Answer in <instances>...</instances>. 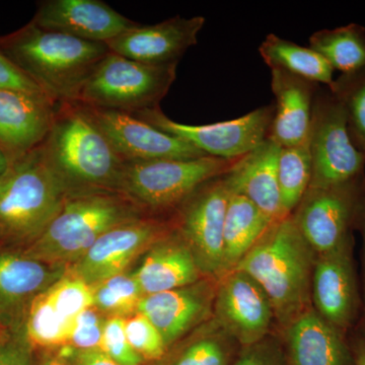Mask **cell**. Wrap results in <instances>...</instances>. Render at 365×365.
Returning a JSON list of instances; mask_svg holds the SVG:
<instances>
[{
	"mask_svg": "<svg viewBox=\"0 0 365 365\" xmlns=\"http://www.w3.org/2000/svg\"><path fill=\"white\" fill-rule=\"evenodd\" d=\"M0 52L60 105L78 102L86 81L111 51L104 43L44 30L31 21L0 37Z\"/></svg>",
	"mask_w": 365,
	"mask_h": 365,
	"instance_id": "cell-1",
	"label": "cell"
},
{
	"mask_svg": "<svg viewBox=\"0 0 365 365\" xmlns=\"http://www.w3.org/2000/svg\"><path fill=\"white\" fill-rule=\"evenodd\" d=\"M41 148L68 196L120 192L125 163L78 103L57 106Z\"/></svg>",
	"mask_w": 365,
	"mask_h": 365,
	"instance_id": "cell-2",
	"label": "cell"
},
{
	"mask_svg": "<svg viewBox=\"0 0 365 365\" xmlns=\"http://www.w3.org/2000/svg\"><path fill=\"white\" fill-rule=\"evenodd\" d=\"M316 258L289 215L274 222L235 270L260 285L270 299L276 321L285 329L311 307Z\"/></svg>",
	"mask_w": 365,
	"mask_h": 365,
	"instance_id": "cell-3",
	"label": "cell"
},
{
	"mask_svg": "<svg viewBox=\"0 0 365 365\" xmlns=\"http://www.w3.org/2000/svg\"><path fill=\"white\" fill-rule=\"evenodd\" d=\"M146 215L120 192L68 196L44 232L21 252L50 265L71 268L106 232Z\"/></svg>",
	"mask_w": 365,
	"mask_h": 365,
	"instance_id": "cell-4",
	"label": "cell"
},
{
	"mask_svg": "<svg viewBox=\"0 0 365 365\" xmlns=\"http://www.w3.org/2000/svg\"><path fill=\"white\" fill-rule=\"evenodd\" d=\"M67 197L41 145L11 160L0 175V242L30 246L56 217Z\"/></svg>",
	"mask_w": 365,
	"mask_h": 365,
	"instance_id": "cell-5",
	"label": "cell"
},
{
	"mask_svg": "<svg viewBox=\"0 0 365 365\" xmlns=\"http://www.w3.org/2000/svg\"><path fill=\"white\" fill-rule=\"evenodd\" d=\"M239 158L206 155L191 160L125 163L119 191L150 215H174L204 184L230 172Z\"/></svg>",
	"mask_w": 365,
	"mask_h": 365,
	"instance_id": "cell-6",
	"label": "cell"
},
{
	"mask_svg": "<svg viewBox=\"0 0 365 365\" xmlns=\"http://www.w3.org/2000/svg\"><path fill=\"white\" fill-rule=\"evenodd\" d=\"M177 67L143 63L110 52L86 81L78 103L130 115L158 109L176 81Z\"/></svg>",
	"mask_w": 365,
	"mask_h": 365,
	"instance_id": "cell-7",
	"label": "cell"
},
{
	"mask_svg": "<svg viewBox=\"0 0 365 365\" xmlns=\"http://www.w3.org/2000/svg\"><path fill=\"white\" fill-rule=\"evenodd\" d=\"M313 163L309 188L361 179L365 155L352 143L342 103L330 91L317 93L309 141Z\"/></svg>",
	"mask_w": 365,
	"mask_h": 365,
	"instance_id": "cell-8",
	"label": "cell"
},
{
	"mask_svg": "<svg viewBox=\"0 0 365 365\" xmlns=\"http://www.w3.org/2000/svg\"><path fill=\"white\" fill-rule=\"evenodd\" d=\"M273 115V105H269L237 119L206 125L179 123L168 117L160 108L133 116L158 130L179 137L205 155L235 160L251 153L267 139Z\"/></svg>",
	"mask_w": 365,
	"mask_h": 365,
	"instance_id": "cell-9",
	"label": "cell"
},
{
	"mask_svg": "<svg viewBox=\"0 0 365 365\" xmlns=\"http://www.w3.org/2000/svg\"><path fill=\"white\" fill-rule=\"evenodd\" d=\"M361 179L309 188L292 216L300 234L317 256L330 253L351 242V227L359 217Z\"/></svg>",
	"mask_w": 365,
	"mask_h": 365,
	"instance_id": "cell-10",
	"label": "cell"
},
{
	"mask_svg": "<svg viewBox=\"0 0 365 365\" xmlns=\"http://www.w3.org/2000/svg\"><path fill=\"white\" fill-rule=\"evenodd\" d=\"M223 176L200 187L173 215L205 277H222L223 232L230 192Z\"/></svg>",
	"mask_w": 365,
	"mask_h": 365,
	"instance_id": "cell-11",
	"label": "cell"
},
{
	"mask_svg": "<svg viewBox=\"0 0 365 365\" xmlns=\"http://www.w3.org/2000/svg\"><path fill=\"white\" fill-rule=\"evenodd\" d=\"M174 220L146 215L124 223L103 235L68 272L91 285L126 272L129 266L169 234Z\"/></svg>",
	"mask_w": 365,
	"mask_h": 365,
	"instance_id": "cell-12",
	"label": "cell"
},
{
	"mask_svg": "<svg viewBox=\"0 0 365 365\" xmlns=\"http://www.w3.org/2000/svg\"><path fill=\"white\" fill-rule=\"evenodd\" d=\"M213 319L237 344L247 347L270 335L275 314L260 285L234 270L217 281Z\"/></svg>",
	"mask_w": 365,
	"mask_h": 365,
	"instance_id": "cell-13",
	"label": "cell"
},
{
	"mask_svg": "<svg viewBox=\"0 0 365 365\" xmlns=\"http://www.w3.org/2000/svg\"><path fill=\"white\" fill-rule=\"evenodd\" d=\"M79 105L124 163L191 160L207 155L187 141L158 130L133 115Z\"/></svg>",
	"mask_w": 365,
	"mask_h": 365,
	"instance_id": "cell-14",
	"label": "cell"
},
{
	"mask_svg": "<svg viewBox=\"0 0 365 365\" xmlns=\"http://www.w3.org/2000/svg\"><path fill=\"white\" fill-rule=\"evenodd\" d=\"M217 281L204 277L188 287L145 295L137 312L158 329L169 350L213 318Z\"/></svg>",
	"mask_w": 365,
	"mask_h": 365,
	"instance_id": "cell-15",
	"label": "cell"
},
{
	"mask_svg": "<svg viewBox=\"0 0 365 365\" xmlns=\"http://www.w3.org/2000/svg\"><path fill=\"white\" fill-rule=\"evenodd\" d=\"M351 244L317 256L312 277L314 311L342 334L352 325L359 311Z\"/></svg>",
	"mask_w": 365,
	"mask_h": 365,
	"instance_id": "cell-16",
	"label": "cell"
},
{
	"mask_svg": "<svg viewBox=\"0 0 365 365\" xmlns=\"http://www.w3.org/2000/svg\"><path fill=\"white\" fill-rule=\"evenodd\" d=\"M32 21L44 30L104 44L139 25L100 0H45Z\"/></svg>",
	"mask_w": 365,
	"mask_h": 365,
	"instance_id": "cell-17",
	"label": "cell"
},
{
	"mask_svg": "<svg viewBox=\"0 0 365 365\" xmlns=\"http://www.w3.org/2000/svg\"><path fill=\"white\" fill-rule=\"evenodd\" d=\"M204 16H176L155 25L134 26L107 43L110 51L153 66L179 63L182 55L198 43Z\"/></svg>",
	"mask_w": 365,
	"mask_h": 365,
	"instance_id": "cell-18",
	"label": "cell"
},
{
	"mask_svg": "<svg viewBox=\"0 0 365 365\" xmlns=\"http://www.w3.org/2000/svg\"><path fill=\"white\" fill-rule=\"evenodd\" d=\"M57 106L43 93L0 88V150L9 162L44 143Z\"/></svg>",
	"mask_w": 365,
	"mask_h": 365,
	"instance_id": "cell-19",
	"label": "cell"
},
{
	"mask_svg": "<svg viewBox=\"0 0 365 365\" xmlns=\"http://www.w3.org/2000/svg\"><path fill=\"white\" fill-rule=\"evenodd\" d=\"M67 271L68 268L36 260L21 251L0 250V324L18 330L34 299Z\"/></svg>",
	"mask_w": 365,
	"mask_h": 365,
	"instance_id": "cell-20",
	"label": "cell"
},
{
	"mask_svg": "<svg viewBox=\"0 0 365 365\" xmlns=\"http://www.w3.org/2000/svg\"><path fill=\"white\" fill-rule=\"evenodd\" d=\"M318 86L281 71H271L275 104L267 138L280 148L309 143Z\"/></svg>",
	"mask_w": 365,
	"mask_h": 365,
	"instance_id": "cell-21",
	"label": "cell"
},
{
	"mask_svg": "<svg viewBox=\"0 0 365 365\" xmlns=\"http://www.w3.org/2000/svg\"><path fill=\"white\" fill-rule=\"evenodd\" d=\"M143 256L133 272L143 297L188 287L205 277L176 227Z\"/></svg>",
	"mask_w": 365,
	"mask_h": 365,
	"instance_id": "cell-22",
	"label": "cell"
},
{
	"mask_svg": "<svg viewBox=\"0 0 365 365\" xmlns=\"http://www.w3.org/2000/svg\"><path fill=\"white\" fill-rule=\"evenodd\" d=\"M280 150L278 144L267 138L240 158L222 177L230 193L246 197L273 222L284 218L281 212L278 182Z\"/></svg>",
	"mask_w": 365,
	"mask_h": 365,
	"instance_id": "cell-23",
	"label": "cell"
},
{
	"mask_svg": "<svg viewBox=\"0 0 365 365\" xmlns=\"http://www.w3.org/2000/svg\"><path fill=\"white\" fill-rule=\"evenodd\" d=\"M284 330L287 365H355L343 334L327 323L313 307Z\"/></svg>",
	"mask_w": 365,
	"mask_h": 365,
	"instance_id": "cell-24",
	"label": "cell"
},
{
	"mask_svg": "<svg viewBox=\"0 0 365 365\" xmlns=\"http://www.w3.org/2000/svg\"><path fill=\"white\" fill-rule=\"evenodd\" d=\"M273 222L248 198L230 193L223 232L222 276L235 270Z\"/></svg>",
	"mask_w": 365,
	"mask_h": 365,
	"instance_id": "cell-25",
	"label": "cell"
},
{
	"mask_svg": "<svg viewBox=\"0 0 365 365\" xmlns=\"http://www.w3.org/2000/svg\"><path fill=\"white\" fill-rule=\"evenodd\" d=\"M259 52L271 71H284L316 85H326L328 88L335 83L332 66L309 46L304 47L269 34L261 43Z\"/></svg>",
	"mask_w": 365,
	"mask_h": 365,
	"instance_id": "cell-26",
	"label": "cell"
},
{
	"mask_svg": "<svg viewBox=\"0 0 365 365\" xmlns=\"http://www.w3.org/2000/svg\"><path fill=\"white\" fill-rule=\"evenodd\" d=\"M309 46L342 76L365 71L364 26L349 24L318 31L309 38Z\"/></svg>",
	"mask_w": 365,
	"mask_h": 365,
	"instance_id": "cell-27",
	"label": "cell"
},
{
	"mask_svg": "<svg viewBox=\"0 0 365 365\" xmlns=\"http://www.w3.org/2000/svg\"><path fill=\"white\" fill-rule=\"evenodd\" d=\"M192 333L188 340L172 353L167 352L160 365H232L237 342L211 319Z\"/></svg>",
	"mask_w": 365,
	"mask_h": 365,
	"instance_id": "cell-28",
	"label": "cell"
},
{
	"mask_svg": "<svg viewBox=\"0 0 365 365\" xmlns=\"http://www.w3.org/2000/svg\"><path fill=\"white\" fill-rule=\"evenodd\" d=\"M313 175L311 150L304 145L281 148L278 158L281 212L292 215L311 186Z\"/></svg>",
	"mask_w": 365,
	"mask_h": 365,
	"instance_id": "cell-29",
	"label": "cell"
},
{
	"mask_svg": "<svg viewBox=\"0 0 365 365\" xmlns=\"http://www.w3.org/2000/svg\"><path fill=\"white\" fill-rule=\"evenodd\" d=\"M93 307L105 318H128L143 297L134 273L124 272L91 285Z\"/></svg>",
	"mask_w": 365,
	"mask_h": 365,
	"instance_id": "cell-30",
	"label": "cell"
},
{
	"mask_svg": "<svg viewBox=\"0 0 365 365\" xmlns=\"http://www.w3.org/2000/svg\"><path fill=\"white\" fill-rule=\"evenodd\" d=\"M329 91L342 103L352 143L365 155V71L341 76Z\"/></svg>",
	"mask_w": 365,
	"mask_h": 365,
	"instance_id": "cell-31",
	"label": "cell"
},
{
	"mask_svg": "<svg viewBox=\"0 0 365 365\" xmlns=\"http://www.w3.org/2000/svg\"><path fill=\"white\" fill-rule=\"evenodd\" d=\"M45 292L57 313L69 322L76 321L79 314L93 307V292L90 285L68 271Z\"/></svg>",
	"mask_w": 365,
	"mask_h": 365,
	"instance_id": "cell-32",
	"label": "cell"
},
{
	"mask_svg": "<svg viewBox=\"0 0 365 365\" xmlns=\"http://www.w3.org/2000/svg\"><path fill=\"white\" fill-rule=\"evenodd\" d=\"M125 331L132 348L143 360L160 361L167 354L163 336L143 314L137 312L125 319Z\"/></svg>",
	"mask_w": 365,
	"mask_h": 365,
	"instance_id": "cell-33",
	"label": "cell"
},
{
	"mask_svg": "<svg viewBox=\"0 0 365 365\" xmlns=\"http://www.w3.org/2000/svg\"><path fill=\"white\" fill-rule=\"evenodd\" d=\"M100 349L120 365H141L144 361L129 343L125 318H106Z\"/></svg>",
	"mask_w": 365,
	"mask_h": 365,
	"instance_id": "cell-34",
	"label": "cell"
},
{
	"mask_svg": "<svg viewBox=\"0 0 365 365\" xmlns=\"http://www.w3.org/2000/svg\"><path fill=\"white\" fill-rule=\"evenodd\" d=\"M106 318L95 307L76 317L66 346L76 350L100 349Z\"/></svg>",
	"mask_w": 365,
	"mask_h": 365,
	"instance_id": "cell-35",
	"label": "cell"
},
{
	"mask_svg": "<svg viewBox=\"0 0 365 365\" xmlns=\"http://www.w3.org/2000/svg\"><path fill=\"white\" fill-rule=\"evenodd\" d=\"M232 365H287L284 344L270 334L256 344L242 347Z\"/></svg>",
	"mask_w": 365,
	"mask_h": 365,
	"instance_id": "cell-36",
	"label": "cell"
},
{
	"mask_svg": "<svg viewBox=\"0 0 365 365\" xmlns=\"http://www.w3.org/2000/svg\"><path fill=\"white\" fill-rule=\"evenodd\" d=\"M32 346L20 332L0 343V365H33Z\"/></svg>",
	"mask_w": 365,
	"mask_h": 365,
	"instance_id": "cell-37",
	"label": "cell"
},
{
	"mask_svg": "<svg viewBox=\"0 0 365 365\" xmlns=\"http://www.w3.org/2000/svg\"><path fill=\"white\" fill-rule=\"evenodd\" d=\"M0 88L45 95L39 86L33 83L23 72L19 71L1 52H0Z\"/></svg>",
	"mask_w": 365,
	"mask_h": 365,
	"instance_id": "cell-38",
	"label": "cell"
},
{
	"mask_svg": "<svg viewBox=\"0 0 365 365\" xmlns=\"http://www.w3.org/2000/svg\"><path fill=\"white\" fill-rule=\"evenodd\" d=\"M59 356L71 365H120L101 349L76 350L64 346Z\"/></svg>",
	"mask_w": 365,
	"mask_h": 365,
	"instance_id": "cell-39",
	"label": "cell"
},
{
	"mask_svg": "<svg viewBox=\"0 0 365 365\" xmlns=\"http://www.w3.org/2000/svg\"><path fill=\"white\" fill-rule=\"evenodd\" d=\"M355 365H365V338H359L352 349Z\"/></svg>",
	"mask_w": 365,
	"mask_h": 365,
	"instance_id": "cell-40",
	"label": "cell"
},
{
	"mask_svg": "<svg viewBox=\"0 0 365 365\" xmlns=\"http://www.w3.org/2000/svg\"><path fill=\"white\" fill-rule=\"evenodd\" d=\"M359 217L361 220L362 232H364V266H365V182L362 186L361 202H360V208Z\"/></svg>",
	"mask_w": 365,
	"mask_h": 365,
	"instance_id": "cell-41",
	"label": "cell"
},
{
	"mask_svg": "<svg viewBox=\"0 0 365 365\" xmlns=\"http://www.w3.org/2000/svg\"><path fill=\"white\" fill-rule=\"evenodd\" d=\"M45 365H71L67 360L61 359L60 356L51 357L47 360Z\"/></svg>",
	"mask_w": 365,
	"mask_h": 365,
	"instance_id": "cell-42",
	"label": "cell"
},
{
	"mask_svg": "<svg viewBox=\"0 0 365 365\" xmlns=\"http://www.w3.org/2000/svg\"><path fill=\"white\" fill-rule=\"evenodd\" d=\"M9 160L7 158L6 155H4V151L0 150V175L6 170V168L9 167Z\"/></svg>",
	"mask_w": 365,
	"mask_h": 365,
	"instance_id": "cell-43",
	"label": "cell"
}]
</instances>
